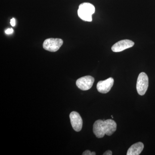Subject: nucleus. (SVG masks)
<instances>
[{"label": "nucleus", "mask_w": 155, "mask_h": 155, "mask_svg": "<svg viewBox=\"0 0 155 155\" xmlns=\"http://www.w3.org/2000/svg\"><path fill=\"white\" fill-rule=\"evenodd\" d=\"M116 122L109 119L106 120H98L93 125V132L98 138H102L105 135L111 136L116 131Z\"/></svg>", "instance_id": "f257e3e1"}, {"label": "nucleus", "mask_w": 155, "mask_h": 155, "mask_svg": "<svg viewBox=\"0 0 155 155\" xmlns=\"http://www.w3.org/2000/svg\"><path fill=\"white\" fill-rule=\"evenodd\" d=\"M95 11V8L92 4L89 3H83L79 6L78 14L81 19L87 22L92 21L93 14Z\"/></svg>", "instance_id": "f03ea898"}, {"label": "nucleus", "mask_w": 155, "mask_h": 155, "mask_svg": "<svg viewBox=\"0 0 155 155\" xmlns=\"http://www.w3.org/2000/svg\"><path fill=\"white\" fill-rule=\"evenodd\" d=\"M64 41L61 38H48L44 41L43 47L46 51L55 52L60 49Z\"/></svg>", "instance_id": "7ed1b4c3"}, {"label": "nucleus", "mask_w": 155, "mask_h": 155, "mask_svg": "<svg viewBox=\"0 0 155 155\" xmlns=\"http://www.w3.org/2000/svg\"><path fill=\"white\" fill-rule=\"evenodd\" d=\"M149 85V78L145 72L140 73L137 82L136 88L137 93L140 95L145 94Z\"/></svg>", "instance_id": "20e7f679"}, {"label": "nucleus", "mask_w": 155, "mask_h": 155, "mask_svg": "<svg viewBox=\"0 0 155 155\" xmlns=\"http://www.w3.org/2000/svg\"><path fill=\"white\" fill-rule=\"evenodd\" d=\"M94 81V78L87 75L78 78L76 81V84L78 88L81 90L87 91L91 88Z\"/></svg>", "instance_id": "39448f33"}, {"label": "nucleus", "mask_w": 155, "mask_h": 155, "mask_svg": "<svg viewBox=\"0 0 155 155\" xmlns=\"http://www.w3.org/2000/svg\"><path fill=\"white\" fill-rule=\"evenodd\" d=\"M70 122L73 129L79 132L82 129L83 121L80 115L77 112L73 111L69 115Z\"/></svg>", "instance_id": "423d86ee"}, {"label": "nucleus", "mask_w": 155, "mask_h": 155, "mask_svg": "<svg viewBox=\"0 0 155 155\" xmlns=\"http://www.w3.org/2000/svg\"><path fill=\"white\" fill-rule=\"evenodd\" d=\"M114 84V78H109L106 80L99 81L97 84V88L98 91L101 93L106 94L110 91Z\"/></svg>", "instance_id": "0eeeda50"}, {"label": "nucleus", "mask_w": 155, "mask_h": 155, "mask_svg": "<svg viewBox=\"0 0 155 155\" xmlns=\"http://www.w3.org/2000/svg\"><path fill=\"white\" fill-rule=\"evenodd\" d=\"M134 45V42L130 40H122L115 44L112 46V50L114 52H119L132 47Z\"/></svg>", "instance_id": "6e6552de"}, {"label": "nucleus", "mask_w": 155, "mask_h": 155, "mask_svg": "<svg viewBox=\"0 0 155 155\" xmlns=\"http://www.w3.org/2000/svg\"><path fill=\"white\" fill-rule=\"evenodd\" d=\"M144 148V145L142 142H137L132 145L128 149L127 155H138L140 154Z\"/></svg>", "instance_id": "1a4fd4ad"}, {"label": "nucleus", "mask_w": 155, "mask_h": 155, "mask_svg": "<svg viewBox=\"0 0 155 155\" xmlns=\"http://www.w3.org/2000/svg\"><path fill=\"white\" fill-rule=\"evenodd\" d=\"M14 32V30L12 28H8L5 31L6 34H11Z\"/></svg>", "instance_id": "9d476101"}, {"label": "nucleus", "mask_w": 155, "mask_h": 155, "mask_svg": "<svg viewBox=\"0 0 155 155\" xmlns=\"http://www.w3.org/2000/svg\"><path fill=\"white\" fill-rule=\"evenodd\" d=\"M10 23H11V25H12V26H15V24H16V20H15V19L14 18L11 19Z\"/></svg>", "instance_id": "9b49d317"}, {"label": "nucleus", "mask_w": 155, "mask_h": 155, "mask_svg": "<svg viewBox=\"0 0 155 155\" xmlns=\"http://www.w3.org/2000/svg\"><path fill=\"white\" fill-rule=\"evenodd\" d=\"M82 155H91V152L89 150H87L85 151L83 153H82Z\"/></svg>", "instance_id": "f8f14e48"}, {"label": "nucleus", "mask_w": 155, "mask_h": 155, "mask_svg": "<svg viewBox=\"0 0 155 155\" xmlns=\"http://www.w3.org/2000/svg\"><path fill=\"white\" fill-rule=\"evenodd\" d=\"M112 152L110 150H109L107 151H106L104 153V154H103V155H112Z\"/></svg>", "instance_id": "ddd939ff"}, {"label": "nucleus", "mask_w": 155, "mask_h": 155, "mask_svg": "<svg viewBox=\"0 0 155 155\" xmlns=\"http://www.w3.org/2000/svg\"><path fill=\"white\" fill-rule=\"evenodd\" d=\"M96 153L94 152H91V155H95Z\"/></svg>", "instance_id": "4468645a"}]
</instances>
